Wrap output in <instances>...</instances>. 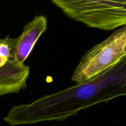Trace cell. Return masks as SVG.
Listing matches in <instances>:
<instances>
[{"label": "cell", "instance_id": "2", "mask_svg": "<svg viewBox=\"0 0 126 126\" xmlns=\"http://www.w3.org/2000/svg\"><path fill=\"white\" fill-rule=\"evenodd\" d=\"M71 19L91 28L112 30L126 25V1L52 0Z\"/></svg>", "mask_w": 126, "mask_h": 126}, {"label": "cell", "instance_id": "1", "mask_svg": "<svg viewBox=\"0 0 126 126\" xmlns=\"http://www.w3.org/2000/svg\"><path fill=\"white\" fill-rule=\"evenodd\" d=\"M122 96L126 97V55L86 82L45 95L30 103L14 106L4 121L11 126L61 121L80 111Z\"/></svg>", "mask_w": 126, "mask_h": 126}, {"label": "cell", "instance_id": "3", "mask_svg": "<svg viewBox=\"0 0 126 126\" xmlns=\"http://www.w3.org/2000/svg\"><path fill=\"white\" fill-rule=\"evenodd\" d=\"M126 55V25L89 50L76 66L71 81L82 83L116 64Z\"/></svg>", "mask_w": 126, "mask_h": 126}, {"label": "cell", "instance_id": "4", "mask_svg": "<svg viewBox=\"0 0 126 126\" xmlns=\"http://www.w3.org/2000/svg\"><path fill=\"white\" fill-rule=\"evenodd\" d=\"M17 38L0 39V95L18 93L27 87L30 67L16 57Z\"/></svg>", "mask_w": 126, "mask_h": 126}, {"label": "cell", "instance_id": "5", "mask_svg": "<svg viewBox=\"0 0 126 126\" xmlns=\"http://www.w3.org/2000/svg\"><path fill=\"white\" fill-rule=\"evenodd\" d=\"M47 28V20L44 16H37L23 27L22 33L17 37L16 57L24 63L30 55L36 43Z\"/></svg>", "mask_w": 126, "mask_h": 126}]
</instances>
